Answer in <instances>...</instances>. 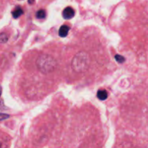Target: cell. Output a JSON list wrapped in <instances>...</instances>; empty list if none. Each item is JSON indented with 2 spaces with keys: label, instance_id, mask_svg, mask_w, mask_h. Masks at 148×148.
<instances>
[{
  "label": "cell",
  "instance_id": "cell-3",
  "mask_svg": "<svg viewBox=\"0 0 148 148\" xmlns=\"http://www.w3.org/2000/svg\"><path fill=\"white\" fill-rule=\"evenodd\" d=\"M62 15H63L64 18L66 19V20H69V19L72 18L74 17V15H75V10L70 7H66L64 10Z\"/></svg>",
  "mask_w": 148,
  "mask_h": 148
},
{
  "label": "cell",
  "instance_id": "cell-4",
  "mask_svg": "<svg viewBox=\"0 0 148 148\" xmlns=\"http://www.w3.org/2000/svg\"><path fill=\"white\" fill-rule=\"evenodd\" d=\"M69 30H70V27H69L68 25H62L59 30V36L62 38L66 37V36L68 35V33H69Z\"/></svg>",
  "mask_w": 148,
  "mask_h": 148
},
{
  "label": "cell",
  "instance_id": "cell-12",
  "mask_svg": "<svg viewBox=\"0 0 148 148\" xmlns=\"http://www.w3.org/2000/svg\"><path fill=\"white\" fill-rule=\"evenodd\" d=\"M1 92H2V89H1V88L0 87V96H1Z\"/></svg>",
  "mask_w": 148,
  "mask_h": 148
},
{
  "label": "cell",
  "instance_id": "cell-1",
  "mask_svg": "<svg viewBox=\"0 0 148 148\" xmlns=\"http://www.w3.org/2000/svg\"><path fill=\"white\" fill-rule=\"evenodd\" d=\"M90 63V56L86 52L79 51L74 56L72 62V67L75 72L81 73L87 71Z\"/></svg>",
  "mask_w": 148,
  "mask_h": 148
},
{
  "label": "cell",
  "instance_id": "cell-2",
  "mask_svg": "<svg viewBox=\"0 0 148 148\" xmlns=\"http://www.w3.org/2000/svg\"><path fill=\"white\" fill-rule=\"evenodd\" d=\"M36 65L42 73L48 74L54 70L56 66V62L52 56L43 54L40 55L38 58Z\"/></svg>",
  "mask_w": 148,
  "mask_h": 148
},
{
  "label": "cell",
  "instance_id": "cell-6",
  "mask_svg": "<svg viewBox=\"0 0 148 148\" xmlns=\"http://www.w3.org/2000/svg\"><path fill=\"white\" fill-rule=\"evenodd\" d=\"M23 14V9L20 7H17L12 12V16L14 18H18Z\"/></svg>",
  "mask_w": 148,
  "mask_h": 148
},
{
  "label": "cell",
  "instance_id": "cell-9",
  "mask_svg": "<svg viewBox=\"0 0 148 148\" xmlns=\"http://www.w3.org/2000/svg\"><path fill=\"white\" fill-rule=\"evenodd\" d=\"M115 59L118 62H119V63H123V62L125 61V58H124V56H121V55L116 54L115 56Z\"/></svg>",
  "mask_w": 148,
  "mask_h": 148
},
{
  "label": "cell",
  "instance_id": "cell-5",
  "mask_svg": "<svg viewBox=\"0 0 148 148\" xmlns=\"http://www.w3.org/2000/svg\"><path fill=\"white\" fill-rule=\"evenodd\" d=\"M97 97L98 98V99L101 100V101H105L108 98V92L105 90H100L98 91Z\"/></svg>",
  "mask_w": 148,
  "mask_h": 148
},
{
  "label": "cell",
  "instance_id": "cell-8",
  "mask_svg": "<svg viewBox=\"0 0 148 148\" xmlns=\"http://www.w3.org/2000/svg\"><path fill=\"white\" fill-rule=\"evenodd\" d=\"M36 17L38 19H43L46 17V12L43 10H40L36 12Z\"/></svg>",
  "mask_w": 148,
  "mask_h": 148
},
{
  "label": "cell",
  "instance_id": "cell-7",
  "mask_svg": "<svg viewBox=\"0 0 148 148\" xmlns=\"http://www.w3.org/2000/svg\"><path fill=\"white\" fill-rule=\"evenodd\" d=\"M8 40V36L5 33L0 34V43H4Z\"/></svg>",
  "mask_w": 148,
  "mask_h": 148
},
{
  "label": "cell",
  "instance_id": "cell-11",
  "mask_svg": "<svg viewBox=\"0 0 148 148\" xmlns=\"http://www.w3.org/2000/svg\"><path fill=\"white\" fill-rule=\"evenodd\" d=\"M28 2H29V4H33V2H34V0H29Z\"/></svg>",
  "mask_w": 148,
  "mask_h": 148
},
{
  "label": "cell",
  "instance_id": "cell-10",
  "mask_svg": "<svg viewBox=\"0 0 148 148\" xmlns=\"http://www.w3.org/2000/svg\"><path fill=\"white\" fill-rule=\"evenodd\" d=\"M10 118V116L7 115L5 114H0V121H2V120H5L7 119Z\"/></svg>",
  "mask_w": 148,
  "mask_h": 148
}]
</instances>
